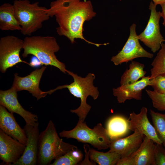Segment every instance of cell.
I'll return each instance as SVG.
<instances>
[{
  "label": "cell",
  "instance_id": "1",
  "mask_svg": "<svg viewBox=\"0 0 165 165\" xmlns=\"http://www.w3.org/2000/svg\"><path fill=\"white\" fill-rule=\"evenodd\" d=\"M46 11L50 17L55 18L58 25L56 28L57 34L67 38L72 43L75 42V39L79 38L97 47L108 44L94 43L83 36L84 22L96 15L90 1L55 0L50 2V8H46Z\"/></svg>",
  "mask_w": 165,
  "mask_h": 165
},
{
  "label": "cell",
  "instance_id": "2",
  "mask_svg": "<svg viewBox=\"0 0 165 165\" xmlns=\"http://www.w3.org/2000/svg\"><path fill=\"white\" fill-rule=\"evenodd\" d=\"M23 41V57L33 55L42 64L54 66L66 73L65 64L60 61L55 55L60 49L55 38L50 36H28Z\"/></svg>",
  "mask_w": 165,
  "mask_h": 165
},
{
  "label": "cell",
  "instance_id": "3",
  "mask_svg": "<svg viewBox=\"0 0 165 165\" xmlns=\"http://www.w3.org/2000/svg\"><path fill=\"white\" fill-rule=\"evenodd\" d=\"M66 72L72 77L74 82L69 85L59 86L54 89L46 91V93L51 94L57 90L67 88L74 97L79 98L81 101L78 108L71 110L70 112L75 113L78 116L79 121L84 122L91 108V106L86 103L88 97L91 96L94 100H96L99 94L97 87H95L93 85L95 75L94 73H90L86 77L82 78L67 70Z\"/></svg>",
  "mask_w": 165,
  "mask_h": 165
},
{
  "label": "cell",
  "instance_id": "4",
  "mask_svg": "<svg viewBox=\"0 0 165 165\" xmlns=\"http://www.w3.org/2000/svg\"><path fill=\"white\" fill-rule=\"evenodd\" d=\"M77 148L59 138L54 123L50 120L46 129L39 134L37 164L50 165L53 160Z\"/></svg>",
  "mask_w": 165,
  "mask_h": 165
},
{
  "label": "cell",
  "instance_id": "5",
  "mask_svg": "<svg viewBox=\"0 0 165 165\" xmlns=\"http://www.w3.org/2000/svg\"><path fill=\"white\" fill-rule=\"evenodd\" d=\"M13 5L20 31L24 35L30 36L50 17L46 11V8L40 6L38 2L31 3L29 0H15Z\"/></svg>",
  "mask_w": 165,
  "mask_h": 165
},
{
  "label": "cell",
  "instance_id": "6",
  "mask_svg": "<svg viewBox=\"0 0 165 165\" xmlns=\"http://www.w3.org/2000/svg\"><path fill=\"white\" fill-rule=\"evenodd\" d=\"M61 137L72 138L79 142L88 143L98 150L109 148L110 139L106 129L98 123L93 129L89 128L85 122L78 121L76 125L70 130H63L59 133Z\"/></svg>",
  "mask_w": 165,
  "mask_h": 165
},
{
  "label": "cell",
  "instance_id": "7",
  "mask_svg": "<svg viewBox=\"0 0 165 165\" xmlns=\"http://www.w3.org/2000/svg\"><path fill=\"white\" fill-rule=\"evenodd\" d=\"M23 40L13 35L0 38V70L5 73L7 70L17 64L23 62L30 65L20 58V53L23 46Z\"/></svg>",
  "mask_w": 165,
  "mask_h": 165
},
{
  "label": "cell",
  "instance_id": "8",
  "mask_svg": "<svg viewBox=\"0 0 165 165\" xmlns=\"http://www.w3.org/2000/svg\"><path fill=\"white\" fill-rule=\"evenodd\" d=\"M156 6L151 2L149 6L151 14L147 25L144 30L138 35V39L150 48L153 53L158 51L161 43L165 42L160 31L159 21L161 17V12L157 11Z\"/></svg>",
  "mask_w": 165,
  "mask_h": 165
},
{
  "label": "cell",
  "instance_id": "9",
  "mask_svg": "<svg viewBox=\"0 0 165 165\" xmlns=\"http://www.w3.org/2000/svg\"><path fill=\"white\" fill-rule=\"evenodd\" d=\"M136 26L135 24H133L130 27V34L125 45L116 55L112 57L111 61L115 65L127 63L137 58L153 57V55L145 50L140 44L136 32Z\"/></svg>",
  "mask_w": 165,
  "mask_h": 165
},
{
  "label": "cell",
  "instance_id": "10",
  "mask_svg": "<svg viewBox=\"0 0 165 165\" xmlns=\"http://www.w3.org/2000/svg\"><path fill=\"white\" fill-rule=\"evenodd\" d=\"M46 67L43 66L36 69L27 76L22 77L16 73L14 75L12 87L17 92L23 90L28 91L38 101L45 97L47 94L42 91L39 88V84L42 74Z\"/></svg>",
  "mask_w": 165,
  "mask_h": 165
},
{
  "label": "cell",
  "instance_id": "11",
  "mask_svg": "<svg viewBox=\"0 0 165 165\" xmlns=\"http://www.w3.org/2000/svg\"><path fill=\"white\" fill-rule=\"evenodd\" d=\"M24 129L27 139L26 148L20 158L13 165H36L40 134L39 123L34 126L26 124Z\"/></svg>",
  "mask_w": 165,
  "mask_h": 165
},
{
  "label": "cell",
  "instance_id": "12",
  "mask_svg": "<svg viewBox=\"0 0 165 165\" xmlns=\"http://www.w3.org/2000/svg\"><path fill=\"white\" fill-rule=\"evenodd\" d=\"M17 91L11 87L10 89L0 91V105L11 112L16 113L24 120L26 124L34 126L38 122V117L25 109L17 99Z\"/></svg>",
  "mask_w": 165,
  "mask_h": 165
},
{
  "label": "cell",
  "instance_id": "13",
  "mask_svg": "<svg viewBox=\"0 0 165 165\" xmlns=\"http://www.w3.org/2000/svg\"><path fill=\"white\" fill-rule=\"evenodd\" d=\"M156 143L144 136L138 149L130 156L121 157L118 165H150L152 162Z\"/></svg>",
  "mask_w": 165,
  "mask_h": 165
},
{
  "label": "cell",
  "instance_id": "14",
  "mask_svg": "<svg viewBox=\"0 0 165 165\" xmlns=\"http://www.w3.org/2000/svg\"><path fill=\"white\" fill-rule=\"evenodd\" d=\"M26 145L0 130V158L7 165H13L23 154Z\"/></svg>",
  "mask_w": 165,
  "mask_h": 165
},
{
  "label": "cell",
  "instance_id": "15",
  "mask_svg": "<svg viewBox=\"0 0 165 165\" xmlns=\"http://www.w3.org/2000/svg\"><path fill=\"white\" fill-rule=\"evenodd\" d=\"M147 111V108L143 107L139 113H130L128 119L129 129L133 131L137 130L156 144H162L154 127L148 119Z\"/></svg>",
  "mask_w": 165,
  "mask_h": 165
},
{
  "label": "cell",
  "instance_id": "16",
  "mask_svg": "<svg viewBox=\"0 0 165 165\" xmlns=\"http://www.w3.org/2000/svg\"><path fill=\"white\" fill-rule=\"evenodd\" d=\"M124 138L110 139L108 151L116 152L121 157L129 156L135 152L142 143L144 135L137 130Z\"/></svg>",
  "mask_w": 165,
  "mask_h": 165
},
{
  "label": "cell",
  "instance_id": "17",
  "mask_svg": "<svg viewBox=\"0 0 165 165\" xmlns=\"http://www.w3.org/2000/svg\"><path fill=\"white\" fill-rule=\"evenodd\" d=\"M0 128L4 133L26 145L27 137L24 129L16 122L13 113L0 105Z\"/></svg>",
  "mask_w": 165,
  "mask_h": 165
},
{
  "label": "cell",
  "instance_id": "18",
  "mask_svg": "<svg viewBox=\"0 0 165 165\" xmlns=\"http://www.w3.org/2000/svg\"><path fill=\"white\" fill-rule=\"evenodd\" d=\"M149 78L150 76H144L133 83L121 85L116 88H113V95L117 97L119 103H123L127 100L132 99L141 100L143 90L150 86Z\"/></svg>",
  "mask_w": 165,
  "mask_h": 165
},
{
  "label": "cell",
  "instance_id": "19",
  "mask_svg": "<svg viewBox=\"0 0 165 165\" xmlns=\"http://www.w3.org/2000/svg\"><path fill=\"white\" fill-rule=\"evenodd\" d=\"M0 29L2 31H20L13 4L4 3L0 6Z\"/></svg>",
  "mask_w": 165,
  "mask_h": 165
},
{
  "label": "cell",
  "instance_id": "20",
  "mask_svg": "<svg viewBox=\"0 0 165 165\" xmlns=\"http://www.w3.org/2000/svg\"><path fill=\"white\" fill-rule=\"evenodd\" d=\"M106 129L110 139L121 138L130 130L128 119L121 116H114L108 120Z\"/></svg>",
  "mask_w": 165,
  "mask_h": 165
},
{
  "label": "cell",
  "instance_id": "21",
  "mask_svg": "<svg viewBox=\"0 0 165 165\" xmlns=\"http://www.w3.org/2000/svg\"><path fill=\"white\" fill-rule=\"evenodd\" d=\"M144 67L143 64L132 61L129 65V69H127L121 76V85L133 83L145 76L146 72L144 70Z\"/></svg>",
  "mask_w": 165,
  "mask_h": 165
},
{
  "label": "cell",
  "instance_id": "22",
  "mask_svg": "<svg viewBox=\"0 0 165 165\" xmlns=\"http://www.w3.org/2000/svg\"><path fill=\"white\" fill-rule=\"evenodd\" d=\"M89 157L92 162L99 165H116L121 157L115 152H104L90 148Z\"/></svg>",
  "mask_w": 165,
  "mask_h": 165
},
{
  "label": "cell",
  "instance_id": "23",
  "mask_svg": "<svg viewBox=\"0 0 165 165\" xmlns=\"http://www.w3.org/2000/svg\"><path fill=\"white\" fill-rule=\"evenodd\" d=\"M161 47L151 64L150 79L159 75H165V44L162 42Z\"/></svg>",
  "mask_w": 165,
  "mask_h": 165
},
{
  "label": "cell",
  "instance_id": "24",
  "mask_svg": "<svg viewBox=\"0 0 165 165\" xmlns=\"http://www.w3.org/2000/svg\"><path fill=\"white\" fill-rule=\"evenodd\" d=\"M153 126L162 144L165 148V113L150 110Z\"/></svg>",
  "mask_w": 165,
  "mask_h": 165
},
{
  "label": "cell",
  "instance_id": "25",
  "mask_svg": "<svg viewBox=\"0 0 165 165\" xmlns=\"http://www.w3.org/2000/svg\"><path fill=\"white\" fill-rule=\"evenodd\" d=\"M83 155L78 148L71 150L55 159L50 165H76L82 160Z\"/></svg>",
  "mask_w": 165,
  "mask_h": 165
},
{
  "label": "cell",
  "instance_id": "26",
  "mask_svg": "<svg viewBox=\"0 0 165 165\" xmlns=\"http://www.w3.org/2000/svg\"><path fill=\"white\" fill-rule=\"evenodd\" d=\"M146 92L152 100L153 107L159 111H165V94H160L149 90Z\"/></svg>",
  "mask_w": 165,
  "mask_h": 165
},
{
  "label": "cell",
  "instance_id": "27",
  "mask_svg": "<svg viewBox=\"0 0 165 165\" xmlns=\"http://www.w3.org/2000/svg\"><path fill=\"white\" fill-rule=\"evenodd\" d=\"M152 165H165V148L162 144H156Z\"/></svg>",
  "mask_w": 165,
  "mask_h": 165
},
{
  "label": "cell",
  "instance_id": "28",
  "mask_svg": "<svg viewBox=\"0 0 165 165\" xmlns=\"http://www.w3.org/2000/svg\"><path fill=\"white\" fill-rule=\"evenodd\" d=\"M150 86L154 91L160 94H165V75H160L150 79Z\"/></svg>",
  "mask_w": 165,
  "mask_h": 165
},
{
  "label": "cell",
  "instance_id": "29",
  "mask_svg": "<svg viewBox=\"0 0 165 165\" xmlns=\"http://www.w3.org/2000/svg\"><path fill=\"white\" fill-rule=\"evenodd\" d=\"M83 148L85 152V158L84 160L81 163L80 165H96V163L92 162L90 161L89 160V158H90L89 153L90 149L89 145L88 144L84 145Z\"/></svg>",
  "mask_w": 165,
  "mask_h": 165
},
{
  "label": "cell",
  "instance_id": "30",
  "mask_svg": "<svg viewBox=\"0 0 165 165\" xmlns=\"http://www.w3.org/2000/svg\"><path fill=\"white\" fill-rule=\"evenodd\" d=\"M162 9V12H161V17L163 18V24L165 27V3L160 5Z\"/></svg>",
  "mask_w": 165,
  "mask_h": 165
},
{
  "label": "cell",
  "instance_id": "31",
  "mask_svg": "<svg viewBox=\"0 0 165 165\" xmlns=\"http://www.w3.org/2000/svg\"><path fill=\"white\" fill-rule=\"evenodd\" d=\"M156 5H161L165 3V0H152Z\"/></svg>",
  "mask_w": 165,
  "mask_h": 165
}]
</instances>
